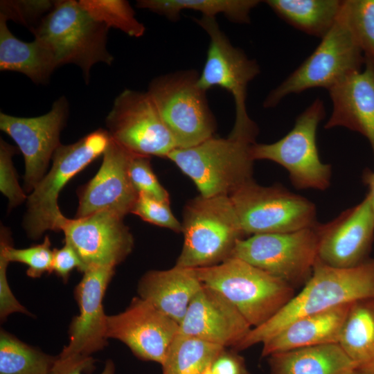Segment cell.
Returning <instances> with one entry per match:
<instances>
[{"label":"cell","mask_w":374,"mask_h":374,"mask_svg":"<svg viewBox=\"0 0 374 374\" xmlns=\"http://www.w3.org/2000/svg\"><path fill=\"white\" fill-rule=\"evenodd\" d=\"M374 297V258L350 268H337L318 259L299 293L263 324L251 328L235 348L247 349L266 340L301 317Z\"/></svg>","instance_id":"cell-1"},{"label":"cell","mask_w":374,"mask_h":374,"mask_svg":"<svg viewBox=\"0 0 374 374\" xmlns=\"http://www.w3.org/2000/svg\"><path fill=\"white\" fill-rule=\"evenodd\" d=\"M195 269L202 284L231 303L252 328L273 317L296 294L290 284L235 258Z\"/></svg>","instance_id":"cell-2"},{"label":"cell","mask_w":374,"mask_h":374,"mask_svg":"<svg viewBox=\"0 0 374 374\" xmlns=\"http://www.w3.org/2000/svg\"><path fill=\"white\" fill-rule=\"evenodd\" d=\"M182 233L184 241L175 266L197 269L231 258L236 243L244 238L229 196L199 195L186 204Z\"/></svg>","instance_id":"cell-3"},{"label":"cell","mask_w":374,"mask_h":374,"mask_svg":"<svg viewBox=\"0 0 374 374\" xmlns=\"http://www.w3.org/2000/svg\"><path fill=\"white\" fill-rule=\"evenodd\" d=\"M108 30L107 26L93 19L78 1L61 0L56 1L32 33L51 48L58 66H78L87 83L94 64L110 65L114 61L107 48Z\"/></svg>","instance_id":"cell-4"},{"label":"cell","mask_w":374,"mask_h":374,"mask_svg":"<svg viewBox=\"0 0 374 374\" xmlns=\"http://www.w3.org/2000/svg\"><path fill=\"white\" fill-rule=\"evenodd\" d=\"M111 138L107 130H96L70 145H60L51 168L27 198L24 226L28 236L38 239L46 231H60L66 217L58 206L62 189L75 175L103 154Z\"/></svg>","instance_id":"cell-5"},{"label":"cell","mask_w":374,"mask_h":374,"mask_svg":"<svg viewBox=\"0 0 374 374\" xmlns=\"http://www.w3.org/2000/svg\"><path fill=\"white\" fill-rule=\"evenodd\" d=\"M256 142L228 136H212L190 148H176L168 156L189 177L204 197L229 196L252 180Z\"/></svg>","instance_id":"cell-6"},{"label":"cell","mask_w":374,"mask_h":374,"mask_svg":"<svg viewBox=\"0 0 374 374\" xmlns=\"http://www.w3.org/2000/svg\"><path fill=\"white\" fill-rule=\"evenodd\" d=\"M199 76L195 69L161 75L150 82L147 91L177 148L195 146L214 136L216 130L206 91L197 83Z\"/></svg>","instance_id":"cell-7"},{"label":"cell","mask_w":374,"mask_h":374,"mask_svg":"<svg viewBox=\"0 0 374 374\" xmlns=\"http://www.w3.org/2000/svg\"><path fill=\"white\" fill-rule=\"evenodd\" d=\"M195 21L209 37L199 87L206 91L214 87L229 91L233 98L235 109V123L229 136L256 142L258 129L248 115L246 99L249 83L260 73L258 64L231 43L216 18L202 16Z\"/></svg>","instance_id":"cell-8"},{"label":"cell","mask_w":374,"mask_h":374,"mask_svg":"<svg viewBox=\"0 0 374 374\" xmlns=\"http://www.w3.org/2000/svg\"><path fill=\"white\" fill-rule=\"evenodd\" d=\"M229 197L244 235L293 232L317 224L314 204L282 186H262L252 179Z\"/></svg>","instance_id":"cell-9"},{"label":"cell","mask_w":374,"mask_h":374,"mask_svg":"<svg viewBox=\"0 0 374 374\" xmlns=\"http://www.w3.org/2000/svg\"><path fill=\"white\" fill-rule=\"evenodd\" d=\"M364 63V54L340 12L334 26L314 52L269 92L263 106L274 107L286 96L312 88L329 90L349 75L361 71Z\"/></svg>","instance_id":"cell-10"},{"label":"cell","mask_w":374,"mask_h":374,"mask_svg":"<svg viewBox=\"0 0 374 374\" xmlns=\"http://www.w3.org/2000/svg\"><path fill=\"white\" fill-rule=\"evenodd\" d=\"M325 114L323 101L316 99L299 115L293 128L282 139L269 144H253V159L280 165L298 189L326 190L330 183L331 166L321 161L317 145V127Z\"/></svg>","instance_id":"cell-11"},{"label":"cell","mask_w":374,"mask_h":374,"mask_svg":"<svg viewBox=\"0 0 374 374\" xmlns=\"http://www.w3.org/2000/svg\"><path fill=\"white\" fill-rule=\"evenodd\" d=\"M316 225L293 232L244 238L236 243L231 258L240 259L294 287L305 285L318 258Z\"/></svg>","instance_id":"cell-12"},{"label":"cell","mask_w":374,"mask_h":374,"mask_svg":"<svg viewBox=\"0 0 374 374\" xmlns=\"http://www.w3.org/2000/svg\"><path fill=\"white\" fill-rule=\"evenodd\" d=\"M105 122L111 139L132 153L167 158L177 148L148 91H123Z\"/></svg>","instance_id":"cell-13"},{"label":"cell","mask_w":374,"mask_h":374,"mask_svg":"<svg viewBox=\"0 0 374 374\" xmlns=\"http://www.w3.org/2000/svg\"><path fill=\"white\" fill-rule=\"evenodd\" d=\"M68 114L69 103L64 96L39 116L17 117L1 112V130L13 139L24 156L23 189L26 193H31L44 177L50 160L61 145L60 132Z\"/></svg>","instance_id":"cell-14"},{"label":"cell","mask_w":374,"mask_h":374,"mask_svg":"<svg viewBox=\"0 0 374 374\" xmlns=\"http://www.w3.org/2000/svg\"><path fill=\"white\" fill-rule=\"evenodd\" d=\"M123 217L105 210L90 215L65 219L61 231L64 242L80 258L84 271L93 267L115 268L131 253L134 240Z\"/></svg>","instance_id":"cell-15"},{"label":"cell","mask_w":374,"mask_h":374,"mask_svg":"<svg viewBox=\"0 0 374 374\" xmlns=\"http://www.w3.org/2000/svg\"><path fill=\"white\" fill-rule=\"evenodd\" d=\"M179 324L139 296L125 310L107 315V337L125 344L139 359L162 364Z\"/></svg>","instance_id":"cell-16"},{"label":"cell","mask_w":374,"mask_h":374,"mask_svg":"<svg viewBox=\"0 0 374 374\" xmlns=\"http://www.w3.org/2000/svg\"><path fill=\"white\" fill-rule=\"evenodd\" d=\"M317 259L337 268L359 265L369 257L374 240V215L367 195L326 224H317Z\"/></svg>","instance_id":"cell-17"},{"label":"cell","mask_w":374,"mask_h":374,"mask_svg":"<svg viewBox=\"0 0 374 374\" xmlns=\"http://www.w3.org/2000/svg\"><path fill=\"white\" fill-rule=\"evenodd\" d=\"M114 271L109 267H93L83 273L74 290L79 314L71 320L69 343L60 356H91L107 346V315L103 301Z\"/></svg>","instance_id":"cell-18"},{"label":"cell","mask_w":374,"mask_h":374,"mask_svg":"<svg viewBox=\"0 0 374 374\" xmlns=\"http://www.w3.org/2000/svg\"><path fill=\"white\" fill-rule=\"evenodd\" d=\"M132 154L111 139L98 172L78 193L75 218L105 210L123 217L131 213L139 195L128 173Z\"/></svg>","instance_id":"cell-19"},{"label":"cell","mask_w":374,"mask_h":374,"mask_svg":"<svg viewBox=\"0 0 374 374\" xmlns=\"http://www.w3.org/2000/svg\"><path fill=\"white\" fill-rule=\"evenodd\" d=\"M251 328L231 303L203 284L179 325L178 335L234 349Z\"/></svg>","instance_id":"cell-20"},{"label":"cell","mask_w":374,"mask_h":374,"mask_svg":"<svg viewBox=\"0 0 374 374\" xmlns=\"http://www.w3.org/2000/svg\"><path fill=\"white\" fill-rule=\"evenodd\" d=\"M330 88L332 111L324 127H345L365 136L374 154V63Z\"/></svg>","instance_id":"cell-21"},{"label":"cell","mask_w":374,"mask_h":374,"mask_svg":"<svg viewBox=\"0 0 374 374\" xmlns=\"http://www.w3.org/2000/svg\"><path fill=\"white\" fill-rule=\"evenodd\" d=\"M202 285L195 269L175 265L147 271L139 281L137 292L139 297L179 325Z\"/></svg>","instance_id":"cell-22"},{"label":"cell","mask_w":374,"mask_h":374,"mask_svg":"<svg viewBox=\"0 0 374 374\" xmlns=\"http://www.w3.org/2000/svg\"><path fill=\"white\" fill-rule=\"evenodd\" d=\"M350 305L292 321L262 344V357L303 347L338 343Z\"/></svg>","instance_id":"cell-23"},{"label":"cell","mask_w":374,"mask_h":374,"mask_svg":"<svg viewBox=\"0 0 374 374\" xmlns=\"http://www.w3.org/2000/svg\"><path fill=\"white\" fill-rule=\"evenodd\" d=\"M7 21L0 15V70L21 73L37 84L47 82L58 67L53 51L37 38L29 42L19 39L10 30Z\"/></svg>","instance_id":"cell-24"},{"label":"cell","mask_w":374,"mask_h":374,"mask_svg":"<svg viewBox=\"0 0 374 374\" xmlns=\"http://www.w3.org/2000/svg\"><path fill=\"white\" fill-rule=\"evenodd\" d=\"M267 358L270 374H341L355 368L338 343L279 352Z\"/></svg>","instance_id":"cell-25"},{"label":"cell","mask_w":374,"mask_h":374,"mask_svg":"<svg viewBox=\"0 0 374 374\" xmlns=\"http://www.w3.org/2000/svg\"><path fill=\"white\" fill-rule=\"evenodd\" d=\"M338 344L355 368L374 373V297L351 303Z\"/></svg>","instance_id":"cell-26"},{"label":"cell","mask_w":374,"mask_h":374,"mask_svg":"<svg viewBox=\"0 0 374 374\" xmlns=\"http://www.w3.org/2000/svg\"><path fill=\"white\" fill-rule=\"evenodd\" d=\"M265 3L289 24L322 39L336 22L343 1L267 0Z\"/></svg>","instance_id":"cell-27"},{"label":"cell","mask_w":374,"mask_h":374,"mask_svg":"<svg viewBox=\"0 0 374 374\" xmlns=\"http://www.w3.org/2000/svg\"><path fill=\"white\" fill-rule=\"evenodd\" d=\"M259 3L258 0H139L136 6L173 21L179 19L182 10H191L200 12L204 17L216 18L223 14L231 21L248 24L251 10Z\"/></svg>","instance_id":"cell-28"},{"label":"cell","mask_w":374,"mask_h":374,"mask_svg":"<svg viewBox=\"0 0 374 374\" xmlns=\"http://www.w3.org/2000/svg\"><path fill=\"white\" fill-rule=\"evenodd\" d=\"M223 348L177 334L161 365L162 374H201Z\"/></svg>","instance_id":"cell-29"},{"label":"cell","mask_w":374,"mask_h":374,"mask_svg":"<svg viewBox=\"0 0 374 374\" xmlns=\"http://www.w3.org/2000/svg\"><path fill=\"white\" fill-rule=\"evenodd\" d=\"M56 357L1 330L0 374H51Z\"/></svg>","instance_id":"cell-30"},{"label":"cell","mask_w":374,"mask_h":374,"mask_svg":"<svg viewBox=\"0 0 374 374\" xmlns=\"http://www.w3.org/2000/svg\"><path fill=\"white\" fill-rule=\"evenodd\" d=\"M81 7L96 21L120 30L130 37H141L145 26L135 17V12L125 0H80Z\"/></svg>","instance_id":"cell-31"},{"label":"cell","mask_w":374,"mask_h":374,"mask_svg":"<svg viewBox=\"0 0 374 374\" xmlns=\"http://www.w3.org/2000/svg\"><path fill=\"white\" fill-rule=\"evenodd\" d=\"M341 14L365 60L374 63V0H344Z\"/></svg>","instance_id":"cell-32"},{"label":"cell","mask_w":374,"mask_h":374,"mask_svg":"<svg viewBox=\"0 0 374 374\" xmlns=\"http://www.w3.org/2000/svg\"><path fill=\"white\" fill-rule=\"evenodd\" d=\"M9 230L1 226L0 251L9 262H17L28 266L26 274L33 278L45 273H52L53 250L49 237L46 235L42 243L25 249L12 246Z\"/></svg>","instance_id":"cell-33"},{"label":"cell","mask_w":374,"mask_h":374,"mask_svg":"<svg viewBox=\"0 0 374 374\" xmlns=\"http://www.w3.org/2000/svg\"><path fill=\"white\" fill-rule=\"evenodd\" d=\"M128 173L132 184L139 193L170 203L168 191L159 183L150 165V157L132 154Z\"/></svg>","instance_id":"cell-34"},{"label":"cell","mask_w":374,"mask_h":374,"mask_svg":"<svg viewBox=\"0 0 374 374\" xmlns=\"http://www.w3.org/2000/svg\"><path fill=\"white\" fill-rule=\"evenodd\" d=\"M56 1H1L0 15L23 24L33 31L53 8Z\"/></svg>","instance_id":"cell-35"},{"label":"cell","mask_w":374,"mask_h":374,"mask_svg":"<svg viewBox=\"0 0 374 374\" xmlns=\"http://www.w3.org/2000/svg\"><path fill=\"white\" fill-rule=\"evenodd\" d=\"M131 213L154 225L182 232V224L174 216L170 203L159 201L143 193H139Z\"/></svg>","instance_id":"cell-36"},{"label":"cell","mask_w":374,"mask_h":374,"mask_svg":"<svg viewBox=\"0 0 374 374\" xmlns=\"http://www.w3.org/2000/svg\"><path fill=\"white\" fill-rule=\"evenodd\" d=\"M16 148L4 140H0V190L8 200V209L23 203L28 197L19 186L12 157Z\"/></svg>","instance_id":"cell-37"},{"label":"cell","mask_w":374,"mask_h":374,"mask_svg":"<svg viewBox=\"0 0 374 374\" xmlns=\"http://www.w3.org/2000/svg\"><path fill=\"white\" fill-rule=\"evenodd\" d=\"M95 359L92 356H57L51 374H91L95 368ZM115 365L112 359L105 362L100 374H115Z\"/></svg>","instance_id":"cell-38"},{"label":"cell","mask_w":374,"mask_h":374,"mask_svg":"<svg viewBox=\"0 0 374 374\" xmlns=\"http://www.w3.org/2000/svg\"><path fill=\"white\" fill-rule=\"evenodd\" d=\"M74 269L83 272L84 265L71 244L64 242V245L60 249H53L52 272L66 282Z\"/></svg>","instance_id":"cell-39"},{"label":"cell","mask_w":374,"mask_h":374,"mask_svg":"<svg viewBox=\"0 0 374 374\" xmlns=\"http://www.w3.org/2000/svg\"><path fill=\"white\" fill-rule=\"evenodd\" d=\"M10 262L0 251V318L4 321L14 312L30 314L26 308L15 298L12 292L6 276V270Z\"/></svg>","instance_id":"cell-40"},{"label":"cell","mask_w":374,"mask_h":374,"mask_svg":"<svg viewBox=\"0 0 374 374\" xmlns=\"http://www.w3.org/2000/svg\"><path fill=\"white\" fill-rule=\"evenodd\" d=\"M238 352L233 348L222 349L210 365L212 374H250L244 357Z\"/></svg>","instance_id":"cell-41"},{"label":"cell","mask_w":374,"mask_h":374,"mask_svg":"<svg viewBox=\"0 0 374 374\" xmlns=\"http://www.w3.org/2000/svg\"><path fill=\"white\" fill-rule=\"evenodd\" d=\"M363 181L368 188V193L366 195L369 199L374 215V170L371 171L369 170H366L363 174Z\"/></svg>","instance_id":"cell-42"},{"label":"cell","mask_w":374,"mask_h":374,"mask_svg":"<svg viewBox=\"0 0 374 374\" xmlns=\"http://www.w3.org/2000/svg\"><path fill=\"white\" fill-rule=\"evenodd\" d=\"M341 374H374V373H371L369 372H366V371L358 369L357 368H354L348 371H346Z\"/></svg>","instance_id":"cell-43"},{"label":"cell","mask_w":374,"mask_h":374,"mask_svg":"<svg viewBox=\"0 0 374 374\" xmlns=\"http://www.w3.org/2000/svg\"><path fill=\"white\" fill-rule=\"evenodd\" d=\"M211 365V364H210ZM210 365L206 368V369L201 374H212Z\"/></svg>","instance_id":"cell-44"}]
</instances>
